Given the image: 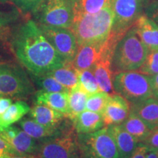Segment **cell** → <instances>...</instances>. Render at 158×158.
<instances>
[{"label":"cell","instance_id":"cell-33","mask_svg":"<svg viewBox=\"0 0 158 158\" xmlns=\"http://www.w3.org/2000/svg\"><path fill=\"white\" fill-rule=\"evenodd\" d=\"M145 15L158 24V0H151L145 8Z\"/></svg>","mask_w":158,"mask_h":158},{"label":"cell","instance_id":"cell-14","mask_svg":"<svg viewBox=\"0 0 158 158\" xmlns=\"http://www.w3.org/2000/svg\"><path fill=\"white\" fill-rule=\"evenodd\" d=\"M112 54L105 48L100 60L92 68L100 90L109 94H115L114 88V73L111 67Z\"/></svg>","mask_w":158,"mask_h":158},{"label":"cell","instance_id":"cell-3","mask_svg":"<svg viewBox=\"0 0 158 158\" xmlns=\"http://www.w3.org/2000/svg\"><path fill=\"white\" fill-rule=\"evenodd\" d=\"M149 52L133 26L120 39L114 50L111 67L114 75L120 72L138 70Z\"/></svg>","mask_w":158,"mask_h":158},{"label":"cell","instance_id":"cell-13","mask_svg":"<svg viewBox=\"0 0 158 158\" xmlns=\"http://www.w3.org/2000/svg\"><path fill=\"white\" fill-rule=\"evenodd\" d=\"M129 114V102L119 94H111L102 114L105 127L122 124Z\"/></svg>","mask_w":158,"mask_h":158},{"label":"cell","instance_id":"cell-36","mask_svg":"<svg viewBox=\"0 0 158 158\" xmlns=\"http://www.w3.org/2000/svg\"><path fill=\"white\" fill-rule=\"evenodd\" d=\"M6 154H14L10 146L0 137V157ZM15 155V154H14Z\"/></svg>","mask_w":158,"mask_h":158},{"label":"cell","instance_id":"cell-5","mask_svg":"<svg viewBox=\"0 0 158 158\" xmlns=\"http://www.w3.org/2000/svg\"><path fill=\"white\" fill-rule=\"evenodd\" d=\"M80 158H120L108 127L77 135Z\"/></svg>","mask_w":158,"mask_h":158},{"label":"cell","instance_id":"cell-37","mask_svg":"<svg viewBox=\"0 0 158 158\" xmlns=\"http://www.w3.org/2000/svg\"><path fill=\"white\" fill-rule=\"evenodd\" d=\"M12 101L11 99L7 98H0V116L3 114L7 110L10 106H11Z\"/></svg>","mask_w":158,"mask_h":158},{"label":"cell","instance_id":"cell-19","mask_svg":"<svg viewBox=\"0 0 158 158\" xmlns=\"http://www.w3.org/2000/svg\"><path fill=\"white\" fill-rule=\"evenodd\" d=\"M35 103L48 106L65 117L68 113V92H51L40 90L35 94Z\"/></svg>","mask_w":158,"mask_h":158},{"label":"cell","instance_id":"cell-41","mask_svg":"<svg viewBox=\"0 0 158 158\" xmlns=\"http://www.w3.org/2000/svg\"><path fill=\"white\" fill-rule=\"evenodd\" d=\"M9 2H10V0H0V4H7Z\"/></svg>","mask_w":158,"mask_h":158},{"label":"cell","instance_id":"cell-24","mask_svg":"<svg viewBox=\"0 0 158 158\" xmlns=\"http://www.w3.org/2000/svg\"><path fill=\"white\" fill-rule=\"evenodd\" d=\"M30 107L27 102L18 101L12 103L7 110L0 116V133L11 124L19 121L23 116L29 113Z\"/></svg>","mask_w":158,"mask_h":158},{"label":"cell","instance_id":"cell-16","mask_svg":"<svg viewBox=\"0 0 158 158\" xmlns=\"http://www.w3.org/2000/svg\"><path fill=\"white\" fill-rule=\"evenodd\" d=\"M136 33L149 51L158 50V24L146 15H141L133 25Z\"/></svg>","mask_w":158,"mask_h":158},{"label":"cell","instance_id":"cell-28","mask_svg":"<svg viewBox=\"0 0 158 158\" xmlns=\"http://www.w3.org/2000/svg\"><path fill=\"white\" fill-rule=\"evenodd\" d=\"M110 95L111 94L102 91L90 94L86 102V110L102 114L109 100Z\"/></svg>","mask_w":158,"mask_h":158},{"label":"cell","instance_id":"cell-8","mask_svg":"<svg viewBox=\"0 0 158 158\" xmlns=\"http://www.w3.org/2000/svg\"><path fill=\"white\" fill-rule=\"evenodd\" d=\"M73 126L39 143L32 158H80L77 135Z\"/></svg>","mask_w":158,"mask_h":158},{"label":"cell","instance_id":"cell-6","mask_svg":"<svg viewBox=\"0 0 158 158\" xmlns=\"http://www.w3.org/2000/svg\"><path fill=\"white\" fill-rule=\"evenodd\" d=\"M114 88L116 94L133 103L153 97L150 76L137 70L114 75Z\"/></svg>","mask_w":158,"mask_h":158},{"label":"cell","instance_id":"cell-30","mask_svg":"<svg viewBox=\"0 0 158 158\" xmlns=\"http://www.w3.org/2000/svg\"><path fill=\"white\" fill-rule=\"evenodd\" d=\"M141 73L154 76L158 73V50L149 51L143 64L137 70Z\"/></svg>","mask_w":158,"mask_h":158},{"label":"cell","instance_id":"cell-1","mask_svg":"<svg viewBox=\"0 0 158 158\" xmlns=\"http://www.w3.org/2000/svg\"><path fill=\"white\" fill-rule=\"evenodd\" d=\"M12 47L19 62L31 74H45L67 64L33 20H28L18 28Z\"/></svg>","mask_w":158,"mask_h":158},{"label":"cell","instance_id":"cell-2","mask_svg":"<svg viewBox=\"0 0 158 158\" xmlns=\"http://www.w3.org/2000/svg\"><path fill=\"white\" fill-rule=\"evenodd\" d=\"M113 21L111 7H106L93 14L74 13L70 29L74 33L78 45L88 43L103 44L109 37Z\"/></svg>","mask_w":158,"mask_h":158},{"label":"cell","instance_id":"cell-11","mask_svg":"<svg viewBox=\"0 0 158 158\" xmlns=\"http://www.w3.org/2000/svg\"><path fill=\"white\" fill-rule=\"evenodd\" d=\"M0 137L10 146L15 155L32 158L39 147L36 139L15 126L5 128L0 133Z\"/></svg>","mask_w":158,"mask_h":158},{"label":"cell","instance_id":"cell-40","mask_svg":"<svg viewBox=\"0 0 158 158\" xmlns=\"http://www.w3.org/2000/svg\"><path fill=\"white\" fill-rule=\"evenodd\" d=\"M147 158H158L157 155V152L155 150H152L148 149V152L147 154Z\"/></svg>","mask_w":158,"mask_h":158},{"label":"cell","instance_id":"cell-10","mask_svg":"<svg viewBox=\"0 0 158 158\" xmlns=\"http://www.w3.org/2000/svg\"><path fill=\"white\" fill-rule=\"evenodd\" d=\"M38 25L46 38L65 62L72 63L78 48L76 37L72 30L60 27Z\"/></svg>","mask_w":158,"mask_h":158},{"label":"cell","instance_id":"cell-31","mask_svg":"<svg viewBox=\"0 0 158 158\" xmlns=\"http://www.w3.org/2000/svg\"><path fill=\"white\" fill-rule=\"evenodd\" d=\"M20 17L18 8H13L10 10H0V35L5 31L12 23H15Z\"/></svg>","mask_w":158,"mask_h":158},{"label":"cell","instance_id":"cell-35","mask_svg":"<svg viewBox=\"0 0 158 158\" xmlns=\"http://www.w3.org/2000/svg\"><path fill=\"white\" fill-rule=\"evenodd\" d=\"M148 148L143 143H140L137 150L130 158H147Z\"/></svg>","mask_w":158,"mask_h":158},{"label":"cell","instance_id":"cell-23","mask_svg":"<svg viewBox=\"0 0 158 158\" xmlns=\"http://www.w3.org/2000/svg\"><path fill=\"white\" fill-rule=\"evenodd\" d=\"M120 124L126 131L141 143L147 139L152 131L141 118L130 111L127 118Z\"/></svg>","mask_w":158,"mask_h":158},{"label":"cell","instance_id":"cell-42","mask_svg":"<svg viewBox=\"0 0 158 158\" xmlns=\"http://www.w3.org/2000/svg\"><path fill=\"white\" fill-rule=\"evenodd\" d=\"M157 152V157H158V151H156Z\"/></svg>","mask_w":158,"mask_h":158},{"label":"cell","instance_id":"cell-12","mask_svg":"<svg viewBox=\"0 0 158 158\" xmlns=\"http://www.w3.org/2000/svg\"><path fill=\"white\" fill-rule=\"evenodd\" d=\"M106 43H88L78 45L76 56L72 62L73 66L78 72L92 69L103 54Z\"/></svg>","mask_w":158,"mask_h":158},{"label":"cell","instance_id":"cell-7","mask_svg":"<svg viewBox=\"0 0 158 158\" xmlns=\"http://www.w3.org/2000/svg\"><path fill=\"white\" fill-rule=\"evenodd\" d=\"M74 5L75 0H43L32 14L38 24L70 29Z\"/></svg>","mask_w":158,"mask_h":158},{"label":"cell","instance_id":"cell-4","mask_svg":"<svg viewBox=\"0 0 158 158\" xmlns=\"http://www.w3.org/2000/svg\"><path fill=\"white\" fill-rule=\"evenodd\" d=\"M151 0H112L114 21L108 40L116 46L128 29L143 15L146 7Z\"/></svg>","mask_w":158,"mask_h":158},{"label":"cell","instance_id":"cell-22","mask_svg":"<svg viewBox=\"0 0 158 158\" xmlns=\"http://www.w3.org/2000/svg\"><path fill=\"white\" fill-rule=\"evenodd\" d=\"M89 94L79 83L68 92V113L67 118L72 121L76 116L86 110V102Z\"/></svg>","mask_w":158,"mask_h":158},{"label":"cell","instance_id":"cell-21","mask_svg":"<svg viewBox=\"0 0 158 158\" xmlns=\"http://www.w3.org/2000/svg\"><path fill=\"white\" fill-rule=\"evenodd\" d=\"M20 127L23 131L29 134L31 137L35 139H43L48 138L58 135L64 128L59 127H48L37 123L35 120L29 118L22 119L19 123Z\"/></svg>","mask_w":158,"mask_h":158},{"label":"cell","instance_id":"cell-32","mask_svg":"<svg viewBox=\"0 0 158 158\" xmlns=\"http://www.w3.org/2000/svg\"><path fill=\"white\" fill-rule=\"evenodd\" d=\"M19 10L32 13L43 0H10Z\"/></svg>","mask_w":158,"mask_h":158},{"label":"cell","instance_id":"cell-17","mask_svg":"<svg viewBox=\"0 0 158 158\" xmlns=\"http://www.w3.org/2000/svg\"><path fill=\"white\" fill-rule=\"evenodd\" d=\"M115 141L120 158H130L137 150L140 143L133 135L126 131L121 124L108 126Z\"/></svg>","mask_w":158,"mask_h":158},{"label":"cell","instance_id":"cell-9","mask_svg":"<svg viewBox=\"0 0 158 158\" xmlns=\"http://www.w3.org/2000/svg\"><path fill=\"white\" fill-rule=\"evenodd\" d=\"M34 92V87L19 67L13 64H0V96L24 98Z\"/></svg>","mask_w":158,"mask_h":158},{"label":"cell","instance_id":"cell-26","mask_svg":"<svg viewBox=\"0 0 158 158\" xmlns=\"http://www.w3.org/2000/svg\"><path fill=\"white\" fill-rule=\"evenodd\" d=\"M112 0H75L74 13L93 14L108 7Z\"/></svg>","mask_w":158,"mask_h":158},{"label":"cell","instance_id":"cell-29","mask_svg":"<svg viewBox=\"0 0 158 158\" xmlns=\"http://www.w3.org/2000/svg\"><path fill=\"white\" fill-rule=\"evenodd\" d=\"M78 83L89 95L100 91L92 69L79 72Z\"/></svg>","mask_w":158,"mask_h":158},{"label":"cell","instance_id":"cell-20","mask_svg":"<svg viewBox=\"0 0 158 158\" xmlns=\"http://www.w3.org/2000/svg\"><path fill=\"white\" fill-rule=\"evenodd\" d=\"M29 114L37 123L48 127H59L64 118H66L60 112L42 105H35L29 110Z\"/></svg>","mask_w":158,"mask_h":158},{"label":"cell","instance_id":"cell-27","mask_svg":"<svg viewBox=\"0 0 158 158\" xmlns=\"http://www.w3.org/2000/svg\"><path fill=\"white\" fill-rule=\"evenodd\" d=\"M31 77L37 86L41 89V90L51 92H69L70 91L52 76L47 74H31Z\"/></svg>","mask_w":158,"mask_h":158},{"label":"cell","instance_id":"cell-15","mask_svg":"<svg viewBox=\"0 0 158 158\" xmlns=\"http://www.w3.org/2000/svg\"><path fill=\"white\" fill-rule=\"evenodd\" d=\"M130 104V111L141 118L150 130L158 127V100L151 98Z\"/></svg>","mask_w":158,"mask_h":158},{"label":"cell","instance_id":"cell-38","mask_svg":"<svg viewBox=\"0 0 158 158\" xmlns=\"http://www.w3.org/2000/svg\"><path fill=\"white\" fill-rule=\"evenodd\" d=\"M150 78H151L152 87L153 97L158 100V73L151 76Z\"/></svg>","mask_w":158,"mask_h":158},{"label":"cell","instance_id":"cell-39","mask_svg":"<svg viewBox=\"0 0 158 158\" xmlns=\"http://www.w3.org/2000/svg\"><path fill=\"white\" fill-rule=\"evenodd\" d=\"M0 158H31L29 157H24V156H21L18 155H14V154H6L1 156Z\"/></svg>","mask_w":158,"mask_h":158},{"label":"cell","instance_id":"cell-34","mask_svg":"<svg viewBox=\"0 0 158 158\" xmlns=\"http://www.w3.org/2000/svg\"><path fill=\"white\" fill-rule=\"evenodd\" d=\"M142 143L149 149L158 151V127L152 130L147 139Z\"/></svg>","mask_w":158,"mask_h":158},{"label":"cell","instance_id":"cell-18","mask_svg":"<svg viewBox=\"0 0 158 158\" xmlns=\"http://www.w3.org/2000/svg\"><path fill=\"white\" fill-rule=\"evenodd\" d=\"M72 122L78 134L94 133L105 127L102 114L88 110L78 114Z\"/></svg>","mask_w":158,"mask_h":158},{"label":"cell","instance_id":"cell-25","mask_svg":"<svg viewBox=\"0 0 158 158\" xmlns=\"http://www.w3.org/2000/svg\"><path fill=\"white\" fill-rule=\"evenodd\" d=\"M53 78L69 90L76 86L79 82V72L73 66L72 63H67L62 68L45 73Z\"/></svg>","mask_w":158,"mask_h":158}]
</instances>
